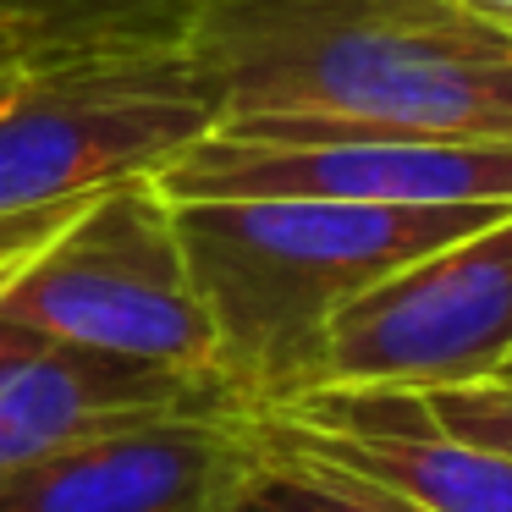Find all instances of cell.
Segmentation results:
<instances>
[{
    "label": "cell",
    "instance_id": "obj_1",
    "mask_svg": "<svg viewBox=\"0 0 512 512\" xmlns=\"http://www.w3.org/2000/svg\"><path fill=\"white\" fill-rule=\"evenodd\" d=\"M221 127L512 138V28L468 0H182Z\"/></svg>",
    "mask_w": 512,
    "mask_h": 512
},
{
    "label": "cell",
    "instance_id": "obj_2",
    "mask_svg": "<svg viewBox=\"0 0 512 512\" xmlns=\"http://www.w3.org/2000/svg\"><path fill=\"white\" fill-rule=\"evenodd\" d=\"M501 210H397L336 199H171L215 358L254 413L314 386L331 320L402 265Z\"/></svg>",
    "mask_w": 512,
    "mask_h": 512
},
{
    "label": "cell",
    "instance_id": "obj_3",
    "mask_svg": "<svg viewBox=\"0 0 512 512\" xmlns=\"http://www.w3.org/2000/svg\"><path fill=\"white\" fill-rule=\"evenodd\" d=\"M215 127L221 100L177 34H61L0 89V221L160 177Z\"/></svg>",
    "mask_w": 512,
    "mask_h": 512
},
{
    "label": "cell",
    "instance_id": "obj_4",
    "mask_svg": "<svg viewBox=\"0 0 512 512\" xmlns=\"http://www.w3.org/2000/svg\"><path fill=\"white\" fill-rule=\"evenodd\" d=\"M0 320L133 364L221 375L210 314L155 177L94 193L0 292Z\"/></svg>",
    "mask_w": 512,
    "mask_h": 512
},
{
    "label": "cell",
    "instance_id": "obj_5",
    "mask_svg": "<svg viewBox=\"0 0 512 512\" xmlns=\"http://www.w3.org/2000/svg\"><path fill=\"white\" fill-rule=\"evenodd\" d=\"M188 199H336L397 210H512V138H430L375 127H215L160 171Z\"/></svg>",
    "mask_w": 512,
    "mask_h": 512
},
{
    "label": "cell",
    "instance_id": "obj_6",
    "mask_svg": "<svg viewBox=\"0 0 512 512\" xmlns=\"http://www.w3.org/2000/svg\"><path fill=\"white\" fill-rule=\"evenodd\" d=\"M507 358L512 210H501L347 303L325 331L309 391H430L496 375Z\"/></svg>",
    "mask_w": 512,
    "mask_h": 512
},
{
    "label": "cell",
    "instance_id": "obj_7",
    "mask_svg": "<svg viewBox=\"0 0 512 512\" xmlns=\"http://www.w3.org/2000/svg\"><path fill=\"white\" fill-rule=\"evenodd\" d=\"M259 457L254 408L116 424L0 468V512H221Z\"/></svg>",
    "mask_w": 512,
    "mask_h": 512
},
{
    "label": "cell",
    "instance_id": "obj_8",
    "mask_svg": "<svg viewBox=\"0 0 512 512\" xmlns=\"http://www.w3.org/2000/svg\"><path fill=\"white\" fill-rule=\"evenodd\" d=\"M226 375L133 364L0 320V468L45 457L116 424L177 413H243Z\"/></svg>",
    "mask_w": 512,
    "mask_h": 512
},
{
    "label": "cell",
    "instance_id": "obj_9",
    "mask_svg": "<svg viewBox=\"0 0 512 512\" xmlns=\"http://www.w3.org/2000/svg\"><path fill=\"white\" fill-rule=\"evenodd\" d=\"M259 419L287 446L353 468L424 512H512V457L441 430L408 391H309Z\"/></svg>",
    "mask_w": 512,
    "mask_h": 512
},
{
    "label": "cell",
    "instance_id": "obj_10",
    "mask_svg": "<svg viewBox=\"0 0 512 512\" xmlns=\"http://www.w3.org/2000/svg\"><path fill=\"white\" fill-rule=\"evenodd\" d=\"M259 435H265V457L221 501V512H424L353 468L287 446L281 435L265 430V419H259Z\"/></svg>",
    "mask_w": 512,
    "mask_h": 512
},
{
    "label": "cell",
    "instance_id": "obj_11",
    "mask_svg": "<svg viewBox=\"0 0 512 512\" xmlns=\"http://www.w3.org/2000/svg\"><path fill=\"white\" fill-rule=\"evenodd\" d=\"M441 430L463 435V441L496 446L512 457V380L501 375H479V380H457V386H430V391H408Z\"/></svg>",
    "mask_w": 512,
    "mask_h": 512
},
{
    "label": "cell",
    "instance_id": "obj_12",
    "mask_svg": "<svg viewBox=\"0 0 512 512\" xmlns=\"http://www.w3.org/2000/svg\"><path fill=\"white\" fill-rule=\"evenodd\" d=\"M89 199H78V204H56V210H39V215H17L6 232H0V292L12 287L17 276L28 270V259L39 254V248L50 243V237L61 232V226L72 221V215L83 210Z\"/></svg>",
    "mask_w": 512,
    "mask_h": 512
},
{
    "label": "cell",
    "instance_id": "obj_13",
    "mask_svg": "<svg viewBox=\"0 0 512 512\" xmlns=\"http://www.w3.org/2000/svg\"><path fill=\"white\" fill-rule=\"evenodd\" d=\"M56 39H61V34H50V28L28 23V17L0 12V89H6V83H12L23 67H34V61L45 56Z\"/></svg>",
    "mask_w": 512,
    "mask_h": 512
},
{
    "label": "cell",
    "instance_id": "obj_14",
    "mask_svg": "<svg viewBox=\"0 0 512 512\" xmlns=\"http://www.w3.org/2000/svg\"><path fill=\"white\" fill-rule=\"evenodd\" d=\"M468 6H479L485 17H512V0H468Z\"/></svg>",
    "mask_w": 512,
    "mask_h": 512
},
{
    "label": "cell",
    "instance_id": "obj_15",
    "mask_svg": "<svg viewBox=\"0 0 512 512\" xmlns=\"http://www.w3.org/2000/svg\"><path fill=\"white\" fill-rule=\"evenodd\" d=\"M496 375H501V380H512V358H507V364H501V369H496Z\"/></svg>",
    "mask_w": 512,
    "mask_h": 512
},
{
    "label": "cell",
    "instance_id": "obj_16",
    "mask_svg": "<svg viewBox=\"0 0 512 512\" xmlns=\"http://www.w3.org/2000/svg\"><path fill=\"white\" fill-rule=\"evenodd\" d=\"M501 23H507V28H512V17H501Z\"/></svg>",
    "mask_w": 512,
    "mask_h": 512
}]
</instances>
